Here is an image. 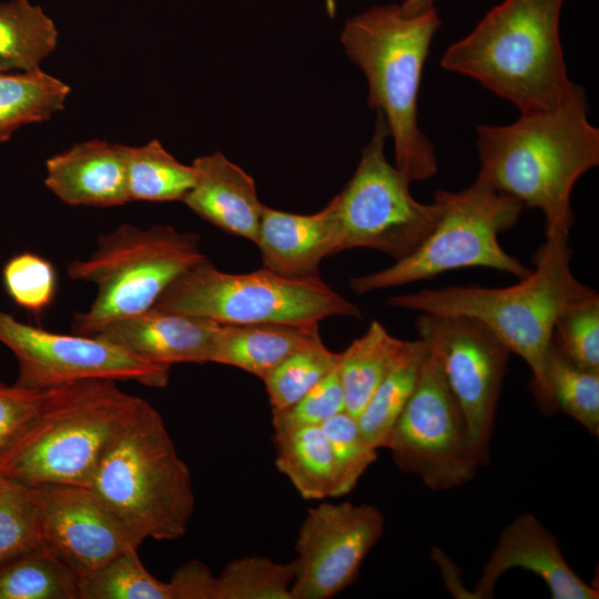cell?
<instances>
[{"instance_id": "obj_30", "label": "cell", "mask_w": 599, "mask_h": 599, "mask_svg": "<svg viewBox=\"0 0 599 599\" xmlns=\"http://www.w3.org/2000/svg\"><path fill=\"white\" fill-rule=\"evenodd\" d=\"M41 545L38 489L0 474V567Z\"/></svg>"}, {"instance_id": "obj_5", "label": "cell", "mask_w": 599, "mask_h": 599, "mask_svg": "<svg viewBox=\"0 0 599 599\" xmlns=\"http://www.w3.org/2000/svg\"><path fill=\"white\" fill-rule=\"evenodd\" d=\"M88 487L145 539L181 538L195 507L191 471L163 417L145 399Z\"/></svg>"}, {"instance_id": "obj_16", "label": "cell", "mask_w": 599, "mask_h": 599, "mask_svg": "<svg viewBox=\"0 0 599 599\" xmlns=\"http://www.w3.org/2000/svg\"><path fill=\"white\" fill-rule=\"evenodd\" d=\"M516 568L540 577L554 599L599 597L598 590L570 568L556 537L531 514L517 516L504 528L469 597L491 598L498 579Z\"/></svg>"}, {"instance_id": "obj_28", "label": "cell", "mask_w": 599, "mask_h": 599, "mask_svg": "<svg viewBox=\"0 0 599 599\" xmlns=\"http://www.w3.org/2000/svg\"><path fill=\"white\" fill-rule=\"evenodd\" d=\"M79 576L43 545L0 567V599H78Z\"/></svg>"}, {"instance_id": "obj_24", "label": "cell", "mask_w": 599, "mask_h": 599, "mask_svg": "<svg viewBox=\"0 0 599 599\" xmlns=\"http://www.w3.org/2000/svg\"><path fill=\"white\" fill-rule=\"evenodd\" d=\"M57 42L58 30L41 7L29 0L0 3V73L40 69Z\"/></svg>"}, {"instance_id": "obj_7", "label": "cell", "mask_w": 599, "mask_h": 599, "mask_svg": "<svg viewBox=\"0 0 599 599\" xmlns=\"http://www.w3.org/2000/svg\"><path fill=\"white\" fill-rule=\"evenodd\" d=\"M50 392L43 428L2 474L35 488L88 487L143 398L125 393L118 380L108 378L77 380Z\"/></svg>"}, {"instance_id": "obj_37", "label": "cell", "mask_w": 599, "mask_h": 599, "mask_svg": "<svg viewBox=\"0 0 599 599\" xmlns=\"http://www.w3.org/2000/svg\"><path fill=\"white\" fill-rule=\"evenodd\" d=\"M2 282L13 303L34 315L42 314L52 304L57 292L53 264L31 252L17 254L6 262Z\"/></svg>"}, {"instance_id": "obj_34", "label": "cell", "mask_w": 599, "mask_h": 599, "mask_svg": "<svg viewBox=\"0 0 599 599\" xmlns=\"http://www.w3.org/2000/svg\"><path fill=\"white\" fill-rule=\"evenodd\" d=\"M339 357L341 353L329 351L322 342L280 363L262 379L272 409H284L297 402L337 367Z\"/></svg>"}, {"instance_id": "obj_22", "label": "cell", "mask_w": 599, "mask_h": 599, "mask_svg": "<svg viewBox=\"0 0 599 599\" xmlns=\"http://www.w3.org/2000/svg\"><path fill=\"white\" fill-rule=\"evenodd\" d=\"M408 345L390 335L377 321L341 353L338 373L345 395V410L357 418L375 389Z\"/></svg>"}, {"instance_id": "obj_19", "label": "cell", "mask_w": 599, "mask_h": 599, "mask_svg": "<svg viewBox=\"0 0 599 599\" xmlns=\"http://www.w3.org/2000/svg\"><path fill=\"white\" fill-rule=\"evenodd\" d=\"M192 164L196 182L182 202L216 227L255 243L265 205L253 179L221 152Z\"/></svg>"}, {"instance_id": "obj_36", "label": "cell", "mask_w": 599, "mask_h": 599, "mask_svg": "<svg viewBox=\"0 0 599 599\" xmlns=\"http://www.w3.org/2000/svg\"><path fill=\"white\" fill-rule=\"evenodd\" d=\"M328 439L336 477L334 497L345 496L376 460L377 449L363 436L357 420L346 410L322 424Z\"/></svg>"}, {"instance_id": "obj_38", "label": "cell", "mask_w": 599, "mask_h": 599, "mask_svg": "<svg viewBox=\"0 0 599 599\" xmlns=\"http://www.w3.org/2000/svg\"><path fill=\"white\" fill-rule=\"evenodd\" d=\"M345 410V395L337 367L287 408L272 409L274 434L322 425Z\"/></svg>"}, {"instance_id": "obj_25", "label": "cell", "mask_w": 599, "mask_h": 599, "mask_svg": "<svg viewBox=\"0 0 599 599\" xmlns=\"http://www.w3.org/2000/svg\"><path fill=\"white\" fill-rule=\"evenodd\" d=\"M428 353L422 339L408 341L402 356L357 416L363 436L374 448L385 447L393 426L416 388Z\"/></svg>"}, {"instance_id": "obj_26", "label": "cell", "mask_w": 599, "mask_h": 599, "mask_svg": "<svg viewBox=\"0 0 599 599\" xmlns=\"http://www.w3.org/2000/svg\"><path fill=\"white\" fill-rule=\"evenodd\" d=\"M68 84L41 69L0 73V143L19 128L49 120L64 108Z\"/></svg>"}, {"instance_id": "obj_29", "label": "cell", "mask_w": 599, "mask_h": 599, "mask_svg": "<svg viewBox=\"0 0 599 599\" xmlns=\"http://www.w3.org/2000/svg\"><path fill=\"white\" fill-rule=\"evenodd\" d=\"M138 549L79 576L78 599H180L170 581L159 580L143 566Z\"/></svg>"}, {"instance_id": "obj_27", "label": "cell", "mask_w": 599, "mask_h": 599, "mask_svg": "<svg viewBox=\"0 0 599 599\" xmlns=\"http://www.w3.org/2000/svg\"><path fill=\"white\" fill-rule=\"evenodd\" d=\"M196 170L179 162L156 139L128 146L129 202L182 201L196 182Z\"/></svg>"}, {"instance_id": "obj_40", "label": "cell", "mask_w": 599, "mask_h": 599, "mask_svg": "<svg viewBox=\"0 0 599 599\" xmlns=\"http://www.w3.org/2000/svg\"><path fill=\"white\" fill-rule=\"evenodd\" d=\"M439 0H404L399 6L406 14H418L435 8Z\"/></svg>"}, {"instance_id": "obj_14", "label": "cell", "mask_w": 599, "mask_h": 599, "mask_svg": "<svg viewBox=\"0 0 599 599\" xmlns=\"http://www.w3.org/2000/svg\"><path fill=\"white\" fill-rule=\"evenodd\" d=\"M383 530L384 516L374 505L309 508L295 544L292 599H328L352 585Z\"/></svg>"}, {"instance_id": "obj_10", "label": "cell", "mask_w": 599, "mask_h": 599, "mask_svg": "<svg viewBox=\"0 0 599 599\" xmlns=\"http://www.w3.org/2000/svg\"><path fill=\"white\" fill-rule=\"evenodd\" d=\"M388 136L385 118L377 112L353 176L327 204L338 252L372 248L399 261L419 247L440 216V203L434 197L430 203L417 201L412 182L387 161Z\"/></svg>"}, {"instance_id": "obj_15", "label": "cell", "mask_w": 599, "mask_h": 599, "mask_svg": "<svg viewBox=\"0 0 599 599\" xmlns=\"http://www.w3.org/2000/svg\"><path fill=\"white\" fill-rule=\"evenodd\" d=\"M42 545L82 576L145 538L89 487H38Z\"/></svg>"}, {"instance_id": "obj_20", "label": "cell", "mask_w": 599, "mask_h": 599, "mask_svg": "<svg viewBox=\"0 0 599 599\" xmlns=\"http://www.w3.org/2000/svg\"><path fill=\"white\" fill-rule=\"evenodd\" d=\"M255 244L264 268L296 280L319 277L322 260L338 253L327 205L309 215L265 206Z\"/></svg>"}, {"instance_id": "obj_35", "label": "cell", "mask_w": 599, "mask_h": 599, "mask_svg": "<svg viewBox=\"0 0 599 599\" xmlns=\"http://www.w3.org/2000/svg\"><path fill=\"white\" fill-rule=\"evenodd\" d=\"M551 344L573 365L599 373V296L576 300L558 315Z\"/></svg>"}, {"instance_id": "obj_3", "label": "cell", "mask_w": 599, "mask_h": 599, "mask_svg": "<svg viewBox=\"0 0 599 599\" xmlns=\"http://www.w3.org/2000/svg\"><path fill=\"white\" fill-rule=\"evenodd\" d=\"M564 0H504L440 60L444 70L471 78L520 113L558 106L575 82L560 41Z\"/></svg>"}, {"instance_id": "obj_18", "label": "cell", "mask_w": 599, "mask_h": 599, "mask_svg": "<svg viewBox=\"0 0 599 599\" xmlns=\"http://www.w3.org/2000/svg\"><path fill=\"white\" fill-rule=\"evenodd\" d=\"M45 186L69 205L108 207L129 202L128 146L77 143L45 163Z\"/></svg>"}, {"instance_id": "obj_11", "label": "cell", "mask_w": 599, "mask_h": 599, "mask_svg": "<svg viewBox=\"0 0 599 599\" xmlns=\"http://www.w3.org/2000/svg\"><path fill=\"white\" fill-rule=\"evenodd\" d=\"M385 448L400 470L418 476L430 490L465 485L481 465L465 415L430 352Z\"/></svg>"}, {"instance_id": "obj_21", "label": "cell", "mask_w": 599, "mask_h": 599, "mask_svg": "<svg viewBox=\"0 0 599 599\" xmlns=\"http://www.w3.org/2000/svg\"><path fill=\"white\" fill-rule=\"evenodd\" d=\"M322 343L318 322L221 324L211 363L263 379L292 354Z\"/></svg>"}, {"instance_id": "obj_6", "label": "cell", "mask_w": 599, "mask_h": 599, "mask_svg": "<svg viewBox=\"0 0 599 599\" xmlns=\"http://www.w3.org/2000/svg\"><path fill=\"white\" fill-rule=\"evenodd\" d=\"M205 260L199 235L170 225L122 224L99 236L87 258L67 267L71 280L92 283L98 291L89 308L74 315L72 333L93 335L115 319L153 307L172 282Z\"/></svg>"}, {"instance_id": "obj_12", "label": "cell", "mask_w": 599, "mask_h": 599, "mask_svg": "<svg viewBox=\"0 0 599 599\" xmlns=\"http://www.w3.org/2000/svg\"><path fill=\"white\" fill-rule=\"evenodd\" d=\"M415 328L439 361L480 464H486L510 352L481 323L467 316L420 313Z\"/></svg>"}, {"instance_id": "obj_4", "label": "cell", "mask_w": 599, "mask_h": 599, "mask_svg": "<svg viewBox=\"0 0 599 599\" xmlns=\"http://www.w3.org/2000/svg\"><path fill=\"white\" fill-rule=\"evenodd\" d=\"M440 24L436 8L410 16L399 4H380L348 19L341 35L347 57L367 79L368 105L385 118L395 166L410 182L438 170L435 146L418 124V95Z\"/></svg>"}, {"instance_id": "obj_33", "label": "cell", "mask_w": 599, "mask_h": 599, "mask_svg": "<svg viewBox=\"0 0 599 599\" xmlns=\"http://www.w3.org/2000/svg\"><path fill=\"white\" fill-rule=\"evenodd\" d=\"M294 562L263 556L232 560L215 577V599H292Z\"/></svg>"}, {"instance_id": "obj_32", "label": "cell", "mask_w": 599, "mask_h": 599, "mask_svg": "<svg viewBox=\"0 0 599 599\" xmlns=\"http://www.w3.org/2000/svg\"><path fill=\"white\" fill-rule=\"evenodd\" d=\"M50 403V388L32 390L0 382V474L43 428Z\"/></svg>"}, {"instance_id": "obj_8", "label": "cell", "mask_w": 599, "mask_h": 599, "mask_svg": "<svg viewBox=\"0 0 599 599\" xmlns=\"http://www.w3.org/2000/svg\"><path fill=\"white\" fill-rule=\"evenodd\" d=\"M433 197L441 205L440 216L419 247L384 270L352 278L353 292L363 295L466 267L493 268L518 280L530 273L498 241L517 224L524 210L519 201L479 177L457 192L437 190Z\"/></svg>"}, {"instance_id": "obj_23", "label": "cell", "mask_w": 599, "mask_h": 599, "mask_svg": "<svg viewBox=\"0 0 599 599\" xmlns=\"http://www.w3.org/2000/svg\"><path fill=\"white\" fill-rule=\"evenodd\" d=\"M276 467L307 500L335 495V469L331 446L322 425L274 434Z\"/></svg>"}, {"instance_id": "obj_13", "label": "cell", "mask_w": 599, "mask_h": 599, "mask_svg": "<svg viewBox=\"0 0 599 599\" xmlns=\"http://www.w3.org/2000/svg\"><path fill=\"white\" fill-rule=\"evenodd\" d=\"M0 343L18 362L16 385L45 390L68 383L108 378L163 388L170 368L143 362L94 335L61 334L16 319L0 309Z\"/></svg>"}, {"instance_id": "obj_1", "label": "cell", "mask_w": 599, "mask_h": 599, "mask_svg": "<svg viewBox=\"0 0 599 599\" xmlns=\"http://www.w3.org/2000/svg\"><path fill=\"white\" fill-rule=\"evenodd\" d=\"M588 112L586 90L575 83L554 109L520 113L510 124L476 129L477 177L524 207L540 210L546 235L569 234L575 223L573 186L599 164V130Z\"/></svg>"}, {"instance_id": "obj_9", "label": "cell", "mask_w": 599, "mask_h": 599, "mask_svg": "<svg viewBox=\"0 0 599 599\" xmlns=\"http://www.w3.org/2000/svg\"><path fill=\"white\" fill-rule=\"evenodd\" d=\"M154 307L220 324L304 323L331 316L362 318L359 307L319 277L287 278L264 267L232 274L205 260L179 276Z\"/></svg>"}, {"instance_id": "obj_39", "label": "cell", "mask_w": 599, "mask_h": 599, "mask_svg": "<svg viewBox=\"0 0 599 599\" xmlns=\"http://www.w3.org/2000/svg\"><path fill=\"white\" fill-rule=\"evenodd\" d=\"M170 582L180 599H215V576L199 560H191L177 568Z\"/></svg>"}, {"instance_id": "obj_31", "label": "cell", "mask_w": 599, "mask_h": 599, "mask_svg": "<svg viewBox=\"0 0 599 599\" xmlns=\"http://www.w3.org/2000/svg\"><path fill=\"white\" fill-rule=\"evenodd\" d=\"M546 379L555 409H560L597 437L599 373L573 365L551 344L546 365Z\"/></svg>"}, {"instance_id": "obj_17", "label": "cell", "mask_w": 599, "mask_h": 599, "mask_svg": "<svg viewBox=\"0 0 599 599\" xmlns=\"http://www.w3.org/2000/svg\"><path fill=\"white\" fill-rule=\"evenodd\" d=\"M221 324L200 316L151 307L115 319L93 335L132 356L163 367L211 363Z\"/></svg>"}, {"instance_id": "obj_2", "label": "cell", "mask_w": 599, "mask_h": 599, "mask_svg": "<svg viewBox=\"0 0 599 599\" xmlns=\"http://www.w3.org/2000/svg\"><path fill=\"white\" fill-rule=\"evenodd\" d=\"M568 233L546 235L536 268L507 287L449 286L395 295L390 306L419 313L461 315L481 323L530 368L532 393L551 414L546 365L556 319L569 303L596 291L575 277Z\"/></svg>"}]
</instances>
